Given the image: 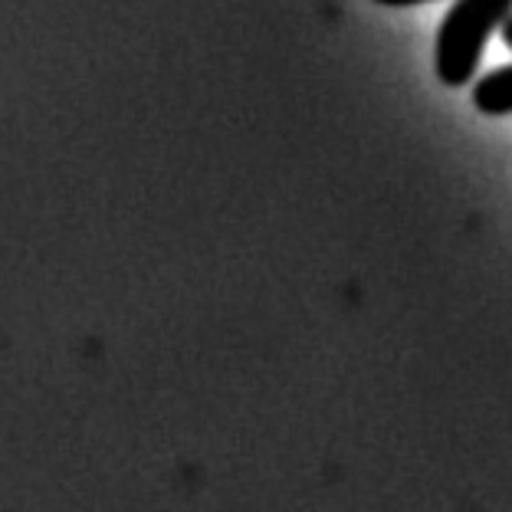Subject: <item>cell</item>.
<instances>
[{"label": "cell", "mask_w": 512, "mask_h": 512, "mask_svg": "<svg viewBox=\"0 0 512 512\" xmlns=\"http://www.w3.org/2000/svg\"><path fill=\"white\" fill-rule=\"evenodd\" d=\"M512 17V0H453L437 30V79L450 89L476 79L483 50L496 30Z\"/></svg>", "instance_id": "cell-1"}, {"label": "cell", "mask_w": 512, "mask_h": 512, "mask_svg": "<svg viewBox=\"0 0 512 512\" xmlns=\"http://www.w3.org/2000/svg\"><path fill=\"white\" fill-rule=\"evenodd\" d=\"M473 106L483 115H512V66L490 69L486 76L476 79Z\"/></svg>", "instance_id": "cell-2"}, {"label": "cell", "mask_w": 512, "mask_h": 512, "mask_svg": "<svg viewBox=\"0 0 512 512\" xmlns=\"http://www.w3.org/2000/svg\"><path fill=\"white\" fill-rule=\"evenodd\" d=\"M375 4H384V7H414V4H430V0H375Z\"/></svg>", "instance_id": "cell-3"}, {"label": "cell", "mask_w": 512, "mask_h": 512, "mask_svg": "<svg viewBox=\"0 0 512 512\" xmlns=\"http://www.w3.org/2000/svg\"><path fill=\"white\" fill-rule=\"evenodd\" d=\"M503 43L509 46V50H512V17L503 23Z\"/></svg>", "instance_id": "cell-4"}]
</instances>
